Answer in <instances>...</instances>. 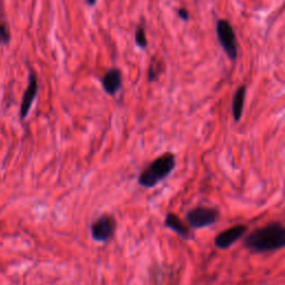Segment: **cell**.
I'll return each instance as SVG.
<instances>
[{"label":"cell","instance_id":"52a82bcc","mask_svg":"<svg viewBox=\"0 0 285 285\" xmlns=\"http://www.w3.org/2000/svg\"><path fill=\"white\" fill-rule=\"evenodd\" d=\"M37 93H38V80H37L36 74L31 70L29 73V81H28V86L25 90L22 105H20V117L23 119L26 118L28 113H29Z\"/></svg>","mask_w":285,"mask_h":285},{"label":"cell","instance_id":"5b68a950","mask_svg":"<svg viewBox=\"0 0 285 285\" xmlns=\"http://www.w3.org/2000/svg\"><path fill=\"white\" fill-rule=\"evenodd\" d=\"M116 230V221L109 214H103L90 225V233L97 242H107L114 236Z\"/></svg>","mask_w":285,"mask_h":285},{"label":"cell","instance_id":"ba28073f","mask_svg":"<svg viewBox=\"0 0 285 285\" xmlns=\"http://www.w3.org/2000/svg\"><path fill=\"white\" fill-rule=\"evenodd\" d=\"M102 85L105 92L108 95L116 94L123 86L122 72L118 68H110L105 73L102 78Z\"/></svg>","mask_w":285,"mask_h":285},{"label":"cell","instance_id":"277c9868","mask_svg":"<svg viewBox=\"0 0 285 285\" xmlns=\"http://www.w3.org/2000/svg\"><path fill=\"white\" fill-rule=\"evenodd\" d=\"M217 38L220 40L222 48L224 49L226 55L231 60H235L237 57V43L236 36L230 22L225 19H221L216 25Z\"/></svg>","mask_w":285,"mask_h":285},{"label":"cell","instance_id":"7c38bea8","mask_svg":"<svg viewBox=\"0 0 285 285\" xmlns=\"http://www.w3.org/2000/svg\"><path fill=\"white\" fill-rule=\"evenodd\" d=\"M135 41L140 48H145L147 46V37L144 27H138L135 32Z\"/></svg>","mask_w":285,"mask_h":285},{"label":"cell","instance_id":"5bb4252c","mask_svg":"<svg viewBox=\"0 0 285 285\" xmlns=\"http://www.w3.org/2000/svg\"><path fill=\"white\" fill-rule=\"evenodd\" d=\"M86 1H87V3H88L89 6H94L95 3H96L97 0H86Z\"/></svg>","mask_w":285,"mask_h":285},{"label":"cell","instance_id":"8fae6325","mask_svg":"<svg viewBox=\"0 0 285 285\" xmlns=\"http://www.w3.org/2000/svg\"><path fill=\"white\" fill-rule=\"evenodd\" d=\"M11 39L9 25L7 24L5 17H3L2 12L0 14V44L8 45Z\"/></svg>","mask_w":285,"mask_h":285},{"label":"cell","instance_id":"3957f363","mask_svg":"<svg viewBox=\"0 0 285 285\" xmlns=\"http://www.w3.org/2000/svg\"><path fill=\"white\" fill-rule=\"evenodd\" d=\"M220 216V210L215 207L198 206L186 213V223L193 229H203L215 224Z\"/></svg>","mask_w":285,"mask_h":285},{"label":"cell","instance_id":"4fadbf2b","mask_svg":"<svg viewBox=\"0 0 285 285\" xmlns=\"http://www.w3.org/2000/svg\"><path fill=\"white\" fill-rule=\"evenodd\" d=\"M179 16L183 20H188L189 12L187 11V9H185V8H180V9H179Z\"/></svg>","mask_w":285,"mask_h":285},{"label":"cell","instance_id":"30bf717a","mask_svg":"<svg viewBox=\"0 0 285 285\" xmlns=\"http://www.w3.org/2000/svg\"><path fill=\"white\" fill-rule=\"evenodd\" d=\"M245 94L246 87L244 85L239 86L234 94L233 103H232V111L233 117L235 122H239L243 115V109H244V103H245Z\"/></svg>","mask_w":285,"mask_h":285},{"label":"cell","instance_id":"8992f818","mask_svg":"<svg viewBox=\"0 0 285 285\" xmlns=\"http://www.w3.org/2000/svg\"><path fill=\"white\" fill-rule=\"evenodd\" d=\"M247 233V226L244 224L234 225L223 232L218 233L214 239V244L222 250H226L236 243L239 238H242Z\"/></svg>","mask_w":285,"mask_h":285},{"label":"cell","instance_id":"6da1fadb","mask_svg":"<svg viewBox=\"0 0 285 285\" xmlns=\"http://www.w3.org/2000/svg\"><path fill=\"white\" fill-rule=\"evenodd\" d=\"M285 229L282 223L272 222L253 231L244 238V246L253 253H266L283 249Z\"/></svg>","mask_w":285,"mask_h":285},{"label":"cell","instance_id":"9c48e42d","mask_svg":"<svg viewBox=\"0 0 285 285\" xmlns=\"http://www.w3.org/2000/svg\"><path fill=\"white\" fill-rule=\"evenodd\" d=\"M164 224L167 229L172 230L173 232H175L176 234H179L181 237L186 239L193 238V233L192 231L189 230V226L187 224H185V222L181 221L174 213L167 214L166 217H165Z\"/></svg>","mask_w":285,"mask_h":285},{"label":"cell","instance_id":"7a4b0ae2","mask_svg":"<svg viewBox=\"0 0 285 285\" xmlns=\"http://www.w3.org/2000/svg\"><path fill=\"white\" fill-rule=\"evenodd\" d=\"M176 165V157L173 153H164L155 158L148 166L142 171L138 177L140 186L152 188L158 185L173 172Z\"/></svg>","mask_w":285,"mask_h":285}]
</instances>
